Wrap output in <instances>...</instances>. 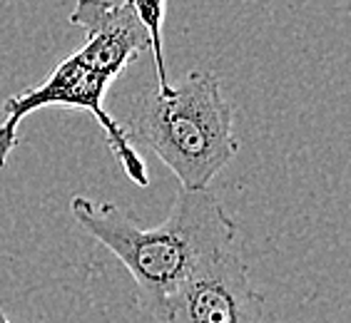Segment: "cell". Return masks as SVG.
<instances>
[{"label": "cell", "instance_id": "1", "mask_svg": "<svg viewBox=\"0 0 351 323\" xmlns=\"http://www.w3.org/2000/svg\"><path fill=\"white\" fill-rule=\"evenodd\" d=\"M75 222L130 271L140 306L157 318L165 301L197 271L234 249L239 227L215 192L180 189L162 224L142 229L120 204L70 199Z\"/></svg>", "mask_w": 351, "mask_h": 323}, {"label": "cell", "instance_id": "2", "mask_svg": "<svg viewBox=\"0 0 351 323\" xmlns=\"http://www.w3.org/2000/svg\"><path fill=\"white\" fill-rule=\"evenodd\" d=\"M122 127L132 147L160 157L187 192L210 189L212 179L239 152L234 109L210 70L187 73L169 94L155 88L140 92Z\"/></svg>", "mask_w": 351, "mask_h": 323}, {"label": "cell", "instance_id": "3", "mask_svg": "<svg viewBox=\"0 0 351 323\" xmlns=\"http://www.w3.org/2000/svg\"><path fill=\"white\" fill-rule=\"evenodd\" d=\"M112 85V77L93 68L77 50L70 53L65 60L55 65V70L47 75L45 80L23 90L21 94H13L3 102V125H0V169L8 164V157L13 155L18 147V127L27 115H33L35 109L43 107H70V109H85L97 120V125L105 132L110 152L122 164L130 182L137 187H147L149 177L147 167L142 162L140 152L132 147L128 132L122 127V122L112 120L108 109L102 107L105 92Z\"/></svg>", "mask_w": 351, "mask_h": 323}, {"label": "cell", "instance_id": "4", "mask_svg": "<svg viewBox=\"0 0 351 323\" xmlns=\"http://www.w3.org/2000/svg\"><path fill=\"white\" fill-rule=\"evenodd\" d=\"M264 296L250 281L247 261L234 249L202 266L165 301L162 323H267Z\"/></svg>", "mask_w": 351, "mask_h": 323}, {"label": "cell", "instance_id": "5", "mask_svg": "<svg viewBox=\"0 0 351 323\" xmlns=\"http://www.w3.org/2000/svg\"><path fill=\"white\" fill-rule=\"evenodd\" d=\"M70 23L85 30V42L77 53L85 60L117 80L142 50H147V30L142 27L132 3H88L82 0L70 13Z\"/></svg>", "mask_w": 351, "mask_h": 323}, {"label": "cell", "instance_id": "6", "mask_svg": "<svg viewBox=\"0 0 351 323\" xmlns=\"http://www.w3.org/2000/svg\"><path fill=\"white\" fill-rule=\"evenodd\" d=\"M132 5H135V13L140 18L142 27L147 30L149 50H152V57H155V70H157L155 90L160 94H169L175 85L167 77V65H165V50H162V23H165V13H167V5L165 3H145V0H137Z\"/></svg>", "mask_w": 351, "mask_h": 323}, {"label": "cell", "instance_id": "7", "mask_svg": "<svg viewBox=\"0 0 351 323\" xmlns=\"http://www.w3.org/2000/svg\"><path fill=\"white\" fill-rule=\"evenodd\" d=\"M0 323H10V318L5 316V311L0 309Z\"/></svg>", "mask_w": 351, "mask_h": 323}]
</instances>
